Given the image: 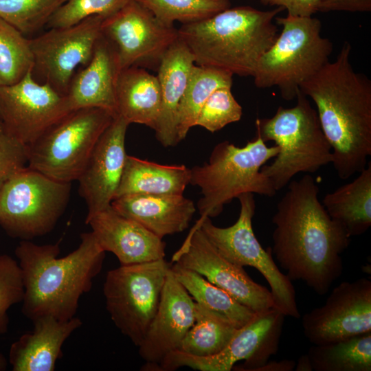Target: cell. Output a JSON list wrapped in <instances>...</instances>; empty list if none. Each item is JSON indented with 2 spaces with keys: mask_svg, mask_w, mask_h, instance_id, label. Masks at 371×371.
<instances>
[{
  "mask_svg": "<svg viewBox=\"0 0 371 371\" xmlns=\"http://www.w3.org/2000/svg\"><path fill=\"white\" fill-rule=\"evenodd\" d=\"M287 186L272 217V254L291 281H302L322 295L342 274L341 255L350 237L319 201L310 174Z\"/></svg>",
  "mask_w": 371,
  "mask_h": 371,
  "instance_id": "6da1fadb",
  "label": "cell"
},
{
  "mask_svg": "<svg viewBox=\"0 0 371 371\" xmlns=\"http://www.w3.org/2000/svg\"><path fill=\"white\" fill-rule=\"evenodd\" d=\"M352 46L345 41L333 62L303 82L300 91L312 99L322 131L332 149L339 178L363 170L371 155V81L356 72Z\"/></svg>",
  "mask_w": 371,
  "mask_h": 371,
  "instance_id": "7a4b0ae2",
  "label": "cell"
},
{
  "mask_svg": "<svg viewBox=\"0 0 371 371\" xmlns=\"http://www.w3.org/2000/svg\"><path fill=\"white\" fill-rule=\"evenodd\" d=\"M59 242L44 245L22 240L15 249L24 284L22 313L30 320L74 317L80 297L90 291L102 269L105 251L92 232L80 235L78 247L58 258Z\"/></svg>",
  "mask_w": 371,
  "mask_h": 371,
  "instance_id": "3957f363",
  "label": "cell"
},
{
  "mask_svg": "<svg viewBox=\"0 0 371 371\" xmlns=\"http://www.w3.org/2000/svg\"><path fill=\"white\" fill-rule=\"evenodd\" d=\"M284 10L230 7L205 20L181 25L179 38L196 65L253 77L260 58L278 36L275 18Z\"/></svg>",
  "mask_w": 371,
  "mask_h": 371,
  "instance_id": "277c9868",
  "label": "cell"
},
{
  "mask_svg": "<svg viewBox=\"0 0 371 371\" xmlns=\"http://www.w3.org/2000/svg\"><path fill=\"white\" fill-rule=\"evenodd\" d=\"M295 98L294 106H280L272 117L256 120V135L265 142L273 141L279 149L274 161L260 168L276 192L298 173L311 174L333 162L316 109L300 89Z\"/></svg>",
  "mask_w": 371,
  "mask_h": 371,
  "instance_id": "5b68a950",
  "label": "cell"
},
{
  "mask_svg": "<svg viewBox=\"0 0 371 371\" xmlns=\"http://www.w3.org/2000/svg\"><path fill=\"white\" fill-rule=\"evenodd\" d=\"M278 150L257 135L242 147L229 141L216 144L207 163L190 168V184L199 187L202 194L196 205L200 218L217 216L226 204L244 193L276 195L260 168Z\"/></svg>",
  "mask_w": 371,
  "mask_h": 371,
  "instance_id": "8992f818",
  "label": "cell"
},
{
  "mask_svg": "<svg viewBox=\"0 0 371 371\" xmlns=\"http://www.w3.org/2000/svg\"><path fill=\"white\" fill-rule=\"evenodd\" d=\"M282 30L273 45L262 55L253 76L258 88L276 87L286 100L296 98L301 84L329 62L331 41L321 34L316 17L275 18Z\"/></svg>",
  "mask_w": 371,
  "mask_h": 371,
  "instance_id": "52a82bcc",
  "label": "cell"
},
{
  "mask_svg": "<svg viewBox=\"0 0 371 371\" xmlns=\"http://www.w3.org/2000/svg\"><path fill=\"white\" fill-rule=\"evenodd\" d=\"M111 112L88 107L70 112L27 146V167L59 181L78 180Z\"/></svg>",
  "mask_w": 371,
  "mask_h": 371,
  "instance_id": "ba28073f",
  "label": "cell"
},
{
  "mask_svg": "<svg viewBox=\"0 0 371 371\" xmlns=\"http://www.w3.org/2000/svg\"><path fill=\"white\" fill-rule=\"evenodd\" d=\"M71 183L27 166L0 188V225L10 236L32 239L50 232L68 204Z\"/></svg>",
  "mask_w": 371,
  "mask_h": 371,
  "instance_id": "9c48e42d",
  "label": "cell"
},
{
  "mask_svg": "<svg viewBox=\"0 0 371 371\" xmlns=\"http://www.w3.org/2000/svg\"><path fill=\"white\" fill-rule=\"evenodd\" d=\"M240 213L235 223L227 227L214 225L210 218H200L195 223L216 250L231 262L258 271L268 282L276 308L285 316L299 319L295 291L291 281L280 271L273 257L271 247L260 245L252 227L256 202L252 193L238 198Z\"/></svg>",
  "mask_w": 371,
  "mask_h": 371,
  "instance_id": "30bf717a",
  "label": "cell"
},
{
  "mask_svg": "<svg viewBox=\"0 0 371 371\" xmlns=\"http://www.w3.org/2000/svg\"><path fill=\"white\" fill-rule=\"evenodd\" d=\"M171 264L164 258L124 265L108 271L106 307L120 332L138 347L158 308Z\"/></svg>",
  "mask_w": 371,
  "mask_h": 371,
  "instance_id": "8fae6325",
  "label": "cell"
},
{
  "mask_svg": "<svg viewBox=\"0 0 371 371\" xmlns=\"http://www.w3.org/2000/svg\"><path fill=\"white\" fill-rule=\"evenodd\" d=\"M284 317L276 307L257 313L218 353L200 357L176 350L168 353L154 370L187 366L201 371H256L277 352Z\"/></svg>",
  "mask_w": 371,
  "mask_h": 371,
  "instance_id": "7c38bea8",
  "label": "cell"
},
{
  "mask_svg": "<svg viewBox=\"0 0 371 371\" xmlns=\"http://www.w3.org/2000/svg\"><path fill=\"white\" fill-rule=\"evenodd\" d=\"M105 17L94 15L65 27H53L30 38L34 57L32 75L66 96L78 66L91 60Z\"/></svg>",
  "mask_w": 371,
  "mask_h": 371,
  "instance_id": "4fadbf2b",
  "label": "cell"
},
{
  "mask_svg": "<svg viewBox=\"0 0 371 371\" xmlns=\"http://www.w3.org/2000/svg\"><path fill=\"white\" fill-rule=\"evenodd\" d=\"M101 33L113 46L121 70L157 69L164 54L179 38L178 29L162 23L134 0L104 19Z\"/></svg>",
  "mask_w": 371,
  "mask_h": 371,
  "instance_id": "5bb4252c",
  "label": "cell"
},
{
  "mask_svg": "<svg viewBox=\"0 0 371 371\" xmlns=\"http://www.w3.org/2000/svg\"><path fill=\"white\" fill-rule=\"evenodd\" d=\"M71 111L67 96L36 81L32 71L0 87V123L27 147Z\"/></svg>",
  "mask_w": 371,
  "mask_h": 371,
  "instance_id": "9a60e30c",
  "label": "cell"
},
{
  "mask_svg": "<svg viewBox=\"0 0 371 371\" xmlns=\"http://www.w3.org/2000/svg\"><path fill=\"white\" fill-rule=\"evenodd\" d=\"M306 338L324 345L371 332V281L361 278L335 286L322 306L302 318Z\"/></svg>",
  "mask_w": 371,
  "mask_h": 371,
  "instance_id": "2e32d148",
  "label": "cell"
},
{
  "mask_svg": "<svg viewBox=\"0 0 371 371\" xmlns=\"http://www.w3.org/2000/svg\"><path fill=\"white\" fill-rule=\"evenodd\" d=\"M172 262L199 273L255 313L275 307L271 291L254 282L243 267L224 258L196 225Z\"/></svg>",
  "mask_w": 371,
  "mask_h": 371,
  "instance_id": "e0dca14e",
  "label": "cell"
},
{
  "mask_svg": "<svg viewBox=\"0 0 371 371\" xmlns=\"http://www.w3.org/2000/svg\"><path fill=\"white\" fill-rule=\"evenodd\" d=\"M128 125L122 117H115L95 144L77 180L87 215L109 207L115 196L127 156L125 138Z\"/></svg>",
  "mask_w": 371,
  "mask_h": 371,
  "instance_id": "ac0fdd59",
  "label": "cell"
},
{
  "mask_svg": "<svg viewBox=\"0 0 371 371\" xmlns=\"http://www.w3.org/2000/svg\"><path fill=\"white\" fill-rule=\"evenodd\" d=\"M194 308L195 301L170 268L157 312L138 346L140 357L147 363L146 370H154L168 353L179 348L194 324Z\"/></svg>",
  "mask_w": 371,
  "mask_h": 371,
  "instance_id": "d6986e66",
  "label": "cell"
},
{
  "mask_svg": "<svg viewBox=\"0 0 371 371\" xmlns=\"http://www.w3.org/2000/svg\"><path fill=\"white\" fill-rule=\"evenodd\" d=\"M86 224L106 252L115 255L121 265L164 258L166 243L137 222L109 207L87 215Z\"/></svg>",
  "mask_w": 371,
  "mask_h": 371,
  "instance_id": "ffe728a7",
  "label": "cell"
},
{
  "mask_svg": "<svg viewBox=\"0 0 371 371\" xmlns=\"http://www.w3.org/2000/svg\"><path fill=\"white\" fill-rule=\"evenodd\" d=\"M120 71L113 46L101 33L91 60L71 79L66 95L71 110L96 107L117 116L115 93Z\"/></svg>",
  "mask_w": 371,
  "mask_h": 371,
  "instance_id": "44dd1931",
  "label": "cell"
},
{
  "mask_svg": "<svg viewBox=\"0 0 371 371\" xmlns=\"http://www.w3.org/2000/svg\"><path fill=\"white\" fill-rule=\"evenodd\" d=\"M111 206L161 238L187 229L196 212L194 202L183 194H126Z\"/></svg>",
  "mask_w": 371,
  "mask_h": 371,
  "instance_id": "7402d4cb",
  "label": "cell"
},
{
  "mask_svg": "<svg viewBox=\"0 0 371 371\" xmlns=\"http://www.w3.org/2000/svg\"><path fill=\"white\" fill-rule=\"evenodd\" d=\"M34 329L23 335L10 348L9 361L14 371H53L62 356V346L82 325L80 318L59 320L43 316L32 321Z\"/></svg>",
  "mask_w": 371,
  "mask_h": 371,
  "instance_id": "603a6c76",
  "label": "cell"
},
{
  "mask_svg": "<svg viewBox=\"0 0 371 371\" xmlns=\"http://www.w3.org/2000/svg\"><path fill=\"white\" fill-rule=\"evenodd\" d=\"M194 61L187 45L179 38L164 54L157 68L161 104L154 131L164 147L176 146L177 117Z\"/></svg>",
  "mask_w": 371,
  "mask_h": 371,
  "instance_id": "cb8c5ba5",
  "label": "cell"
},
{
  "mask_svg": "<svg viewBox=\"0 0 371 371\" xmlns=\"http://www.w3.org/2000/svg\"><path fill=\"white\" fill-rule=\"evenodd\" d=\"M115 98L117 116L122 117L129 124L137 123L154 129L161 104L157 76L139 67L121 70Z\"/></svg>",
  "mask_w": 371,
  "mask_h": 371,
  "instance_id": "d4e9b609",
  "label": "cell"
},
{
  "mask_svg": "<svg viewBox=\"0 0 371 371\" xmlns=\"http://www.w3.org/2000/svg\"><path fill=\"white\" fill-rule=\"evenodd\" d=\"M352 181L327 193L322 203L329 216L351 238L371 226V164Z\"/></svg>",
  "mask_w": 371,
  "mask_h": 371,
  "instance_id": "484cf974",
  "label": "cell"
},
{
  "mask_svg": "<svg viewBox=\"0 0 371 371\" xmlns=\"http://www.w3.org/2000/svg\"><path fill=\"white\" fill-rule=\"evenodd\" d=\"M190 176L185 165L159 164L127 155L115 198L133 194H183Z\"/></svg>",
  "mask_w": 371,
  "mask_h": 371,
  "instance_id": "4316f807",
  "label": "cell"
},
{
  "mask_svg": "<svg viewBox=\"0 0 371 371\" xmlns=\"http://www.w3.org/2000/svg\"><path fill=\"white\" fill-rule=\"evenodd\" d=\"M171 271L197 304L240 328L257 313L239 303L224 290L215 286L199 273L175 263Z\"/></svg>",
  "mask_w": 371,
  "mask_h": 371,
  "instance_id": "83f0119b",
  "label": "cell"
},
{
  "mask_svg": "<svg viewBox=\"0 0 371 371\" xmlns=\"http://www.w3.org/2000/svg\"><path fill=\"white\" fill-rule=\"evenodd\" d=\"M233 76L221 69L193 65L178 107L176 126L178 143L194 126L198 114L210 95L220 87H232Z\"/></svg>",
  "mask_w": 371,
  "mask_h": 371,
  "instance_id": "f1b7e54d",
  "label": "cell"
},
{
  "mask_svg": "<svg viewBox=\"0 0 371 371\" xmlns=\"http://www.w3.org/2000/svg\"><path fill=\"white\" fill-rule=\"evenodd\" d=\"M306 354L315 371H371V332L313 345Z\"/></svg>",
  "mask_w": 371,
  "mask_h": 371,
  "instance_id": "f546056e",
  "label": "cell"
},
{
  "mask_svg": "<svg viewBox=\"0 0 371 371\" xmlns=\"http://www.w3.org/2000/svg\"><path fill=\"white\" fill-rule=\"evenodd\" d=\"M194 318V324L177 349L192 356L205 357L218 353L238 329L196 302Z\"/></svg>",
  "mask_w": 371,
  "mask_h": 371,
  "instance_id": "4dcf8cb0",
  "label": "cell"
},
{
  "mask_svg": "<svg viewBox=\"0 0 371 371\" xmlns=\"http://www.w3.org/2000/svg\"><path fill=\"white\" fill-rule=\"evenodd\" d=\"M33 64L30 38L0 19V87L19 82Z\"/></svg>",
  "mask_w": 371,
  "mask_h": 371,
  "instance_id": "1f68e13d",
  "label": "cell"
},
{
  "mask_svg": "<svg viewBox=\"0 0 371 371\" xmlns=\"http://www.w3.org/2000/svg\"><path fill=\"white\" fill-rule=\"evenodd\" d=\"M162 23L174 26L201 21L231 7L229 0H134Z\"/></svg>",
  "mask_w": 371,
  "mask_h": 371,
  "instance_id": "d6a6232c",
  "label": "cell"
},
{
  "mask_svg": "<svg viewBox=\"0 0 371 371\" xmlns=\"http://www.w3.org/2000/svg\"><path fill=\"white\" fill-rule=\"evenodd\" d=\"M67 0H0V19L27 37L46 26Z\"/></svg>",
  "mask_w": 371,
  "mask_h": 371,
  "instance_id": "836d02e7",
  "label": "cell"
},
{
  "mask_svg": "<svg viewBox=\"0 0 371 371\" xmlns=\"http://www.w3.org/2000/svg\"><path fill=\"white\" fill-rule=\"evenodd\" d=\"M243 108L234 97L231 87L216 89L201 107L194 126H199L211 133L239 121Z\"/></svg>",
  "mask_w": 371,
  "mask_h": 371,
  "instance_id": "e575fe53",
  "label": "cell"
},
{
  "mask_svg": "<svg viewBox=\"0 0 371 371\" xmlns=\"http://www.w3.org/2000/svg\"><path fill=\"white\" fill-rule=\"evenodd\" d=\"M131 0H67L51 16L47 27H65L91 16L105 18L113 14Z\"/></svg>",
  "mask_w": 371,
  "mask_h": 371,
  "instance_id": "d590c367",
  "label": "cell"
},
{
  "mask_svg": "<svg viewBox=\"0 0 371 371\" xmlns=\"http://www.w3.org/2000/svg\"><path fill=\"white\" fill-rule=\"evenodd\" d=\"M23 274L19 262L10 256H0V334L8 330V311L24 297Z\"/></svg>",
  "mask_w": 371,
  "mask_h": 371,
  "instance_id": "8d00e7d4",
  "label": "cell"
},
{
  "mask_svg": "<svg viewBox=\"0 0 371 371\" xmlns=\"http://www.w3.org/2000/svg\"><path fill=\"white\" fill-rule=\"evenodd\" d=\"M27 166V147L0 123V188Z\"/></svg>",
  "mask_w": 371,
  "mask_h": 371,
  "instance_id": "74e56055",
  "label": "cell"
},
{
  "mask_svg": "<svg viewBox=\"0 0 371 371\" xmlns=\"http://www.w3.org/2000/svg\"><path fill=\"white\" fill-rule=\"evenodd\" d=\"M320 0H260L266 5L278 6L295 16H308L318 12Z\"/></svg>",
  "mask_w": 371,
  "mask_h": 371,
  "instance_id": "f35d334b",
  "label": "cell"
},
{
  "mask_svg": "<svg viewBox=\"0 0 371 371\" xmlns=\"http://www.w3.org/2000/svg\"><path fill=\"white\" fill-rule=\"evenodd\" d=\"M330 11L370 12L371 0H320L318 12Z\"/></svg>",
  "mask_w": 371,
  "mask_h": 371,
  "instance_id": "ab89813d",
  "label": "cell"
},
{
  "mask_svg": "<svg viewBox=\"0 0 371 371\" xmlns=\"http://www.w3.org/2000/svg\"><path fill=\"white\" fill-rule=\"evenodd\" d=\"M295 361L293 360L268 361L265 364L258 368L256 371H292L295 369Z\"/></svg>",
  "mask_w": 371,
  "mask_h": 371,
  "instance_id": "60d3db41",
  "label": "cell"
},
{
  "mask_svg": "<svg viewBox=\"0 0 371 371\" xmlns=\"http://www.w3.org/2000/svg\"><path fill=\"white\" fill-rule=\"evenodd\" d=\"M295 371H313L311 360L307 354L300 356L295 362Z\"/></svg>",
  "mask_w": 371,
  "mask_h": 371,
  "instance_id": "b9f144b4",
  "label": "cell"
},
{
  "mask_svg": "<svg viewBox=\"0 0 371 371\" xmlns=\"http://www.w3.org/2000/svg\"><path fill=\"white\" fill-rule=\"evenodd\" d=\"M7 366V361L5 358L0 354V371L5 370Z\"/></svg>",
  "mask_w": 371,
  "mask_h": 371,
  "instance_id": "7bdbcfd3",
  "label": "cell"
}]
</instances>
